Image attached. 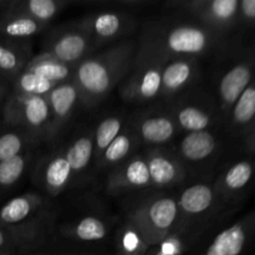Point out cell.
<instances>
[{
  "label": "cell",
  "instance_id": "cell-36",
  "mask_svg": "<svg viewBox=\"0 0 255 255\" xmlns=\"http://www.w3.org/2000/svg\"><path fill=\"white\" fill-rule=\"evenodd\" d=\"M186 231L187 229L179 228L163 242L149 248L146 255H183L187 249V237L184 234Z\"/></svg>",
  "mask_w": 255,
  "mask_h": 255
},
{
  "label": "cell",
  "instance_id": "cell-30",
  "mask_svg": "<svg viewBox=\"0 0 255 255\" xmlns=\"http://www.w3.org/2000/svg\"><path fill=\"white\" fill-rule=\"evenodd\" d=\"M125 129V120L120 115L107 116L99 122L95 131L94 137V159L95 162L101 157L105 149L112 143L115 138Z\"/></svg>",
  "mask_w": 255,
  "mask_h": 255
},
{
  "label": "cell",
  "instance_id": "cell-32",
  "mask_svg": "<svg viewBox=\"0 0 255 255\" xmlns=\"http://www.w3.org/2000/svg\"><path fill=\"white\" fill-rule=\"evenodd\" d=\"M39 139L34 134L19 129L7 131L0 134V162L19 156L29 151V147Z\"/></svg>",
  "mask_w": 255,
  "mask_h": 255
},
{
  "label": "cell",
  "instance_id": "cell-31",
  "mask_svg": "<svg viewBox=\"0 0 255 255\" xmlns=\"http://www.w3.org/2000/svg\"><path fill=\"white\" fill-rule=\"evenodd\" d=\"M31 162L29 152L19 154L7 161L0 162V197L9 192L20 182Z\"/></svg>",
  "mask_w": 255,
  "mask_h": 255
},
{
  "label": "cell",
  "instance_id": "cell-43",
  "mask_svg": "<svg viewBox=\"0 0 255 255\" xmlns=\"http://www.w3.org/2000/svg\"><path fill=\"white\" fill-rule=\"evenodd\" d=\"M249 152H251V153H254L255 154V142H254L253 146H252V148L249 149Z\"/></svg>",
  "mask_w": 255,
  "mask_h": 255
},
{
  "label": "cell",
  "instance_id": "cell-21",
  "mask_svg": "<svg viewBox=\"0 0 255 255\" xmlns=\"http://www.w3.org/2000/svg\"><path fill=\"white\" fill-rule=\"evenodd\" d=\"M144 157L151 177L152 188H171L181 183L186 177L183 163L172 152L163 148H152Z\"/></svg>",
  "mask_w": 255,
  "mask_h": 255
},
{
  "label": "cell",
  "instance_id": "cell-33",
  "mask_svg": "<svg viewBox=\"0 0 255 255\" xmlns=\"http://www.w3.org/2000/svg\"><path fill=\"white\" fill-rule=\"evenodd\" d=\"M55 86H57V85H55L54 82L42 79L39 75L34 74V72L22 70L15 77L14 92L20 95L46 97Z\"/></svg>",
  "mask_w": 255,
  "mask_h": 255
},
{
  "label": "cell",
  "instance_id": "cell-40",
  "mask_svg": "<svg viewBox=\"0 0 255 255\" xmlns=\"http://www.w3.org/2000/svg\"><path fill=\"white\" fill-rule=\"evenodd\" d=\"M15 252H0V255H16Z\"/></svg>",
  "mask_w": 255,
  "mask_h": 255
},
{
  "label": "cell",
  "instance_id": "cell-13",
  "mask_svg": "<svg viewBox=\"0 0 255 255\" xmlns=\"http://www.w3.org/2000/svg\"><path fill=\"white\" fill-rule=\"evenodd\" d=\"M254 239L255 209L219 232L202 255H242Z\"/></svg>",
  "mask_w": 255,
  "mask_h": 255
},
{
  "label": "cell",
  "instance_id": "cell-23",
  "mask_svg": "<svg viewBox=\"0 0 255 255\" xmlns=\"http://www.w3.org/2000/svg\"><path fill=\"white\" fill-rule=\"evenodd\" d=\"M226 121L231 133L246 141L255 125V79L233 105Z\"/></svg>",
  "mask_w": 255,
  "mask_h": 255
},
{
  "label": "cell",
  "instance_id": "cell-27",
  "mask_svg": "<svg viewBox=\"0 0 255 255\" xmlns=\"http://www.w3.org/2000/svg\"><path fill=\"white\" fill-rule=\"evenodd\" d=\"M65 6L62 0H15L10 1L7 11L26 15L41 24L47 25L61 12Z\"/></svg>",
  "mask_w": 255,
  "mask_h": 255
},
{
  "label": "cell",
  "instance_id": "cell-34",
  "mask_svg": "<svg viewBox=\"0 0 255 255\" xmlns=\"http://www.w3.org/2000/svg\"><path fill=\"white\" fill-rule=\"evenodd\" d=\"M116 248L117 255H146L151 247L126 221L117 233Z\"/></svg>",
  "mask_w": 255,
  "mask_h": 255
},
{
  "label": "cell",
  "instance_id": "cell-1",
  "mask_svg": "<svg viewBox=\"0 0 255 255\" xmlns=\"http://www.w3.org/2000/svg\"><path fill=\"white\" fill-rule=\"evenodd\" d=\"M226 35L192 19L158 17L144 24L137 44L169 57L204 56L224 45Z\"/></svg>",
  "mask_w": 255,
  "mask_h": 255
},
{
  "label": "cell",
  "instance_id": "cell-15",
  "mask_svg": "<svg viewBox=\"0 0 255 255\" xmlns=\"http://www.w3.org/2000/svg\"><path fill=\"white\" fill-rule=\"evenodd\" d=\"M50 212V202L45 196L35 192L14 197L0 207V224L20 227L32 223Z\"/></svg>",
  "mask_w": 255,
  "mask_h": 255
},
{
  "label": "cell",
  "instance_id": "cell-12",
  "mask_svg": "<svg viewBox=\"0 0 255 255\" xmlns=\"http://www.w3.org/2000/svg\"><path fill=\"white\" fill-rule=\"evenodd\" d=\"M51 213L32 223L20 227H5L0 224V252L30 253L36 251L47 238L51 229Z\"/></svg>",
  "mask_w": 255,
  "mask_h": 255
},
{
  "label": "cell",
  "instance_id": "cell-29",
  "mask_svg": "<svg viewBox=\"0 0 255 255\" xmlns=\"http://www.w3.org/2000/svg\"><path fill=\"white\" fill-rule=\"evenodd\" d=\"M46 25L22 14L5 10L0 14V34L11 39H26L40 34Z\"/></svg>",
  "mask_w": 255,
  "mask_h": 255
},
{
  "label": "cell",
  "instance_id": "cell-9",
  "mask_svg": "<svg viewBox=\"0 0 255 255\" xmlns=\"http://www.w3.org/2000/svg\"><path fill=\"white\" fill-rule=\"evenodd\" d=\"M96 47L124 39L136 29V17L132 12L102 9L79 20Z\"/></svg>",
  "mask_w": 255,
  "mask_h": 255
},
{
  "label": "cell",
  "instance_id": "cell-14",
  "mask_svg": "<svg viewBox=\"0 0 255 255\" xmlns=\"http://www.w3.org/2000/svg\"><path fill=\"white\" fill-rule=\"evenodd\" d=\"M152 188L151 177L144 156L133 154L110 172L106 189L112 196H122L132 192Z\"/></svg>",
  "mask_w": 255,
  "mask_h": 255
},
{
  "label": "cell",
  "instance_id": "cell-35",
  "mask_svg": "<svg viewBox=\"0 0 255 255\" xmlns=\"http://www.w3.org/2000/svg\"><path fill=\"white\" fill-rule=\"evenodd\" d=\"M26 64V56L17 47L0 44V71L16 77Z\"/></svg>",
  "mask_w": 255,
  "mask_h": 255
},
{
  "label": "cell",
  "instance_id": "cell-8",
  "mask_svg": "<svg viewBox=\"0 0 255 255\" xmlns=\"http://www.w3.org/2000/svg\"><path fill=\"white\" fill-rule=\"evenodd\" d=\"M96 49L89 32L80 21L56 27L50 34L45 52L52 55L64 64L75 67L89 57Z\"/></svg>",
  "mask_w": 255,
  "mask_h": 255
},
{
  "label": "cell",
  "instance_id": "cell-19",
  "mask_svg": "<svg viewBox=\"0 0 255 255\" xmlns=\"http://www.w3.org/2000/svg\"><path fill=\"white\" fill-rule=\"evenodd\" d=\"M50 107L49 139L56 138L71 120L79 102V90L72 81L55 86L46 96Z\"/></svg>",
  "mask_w": 255,
  "mask_h": 255
},
{
  "label": "cell",
  "instance_id": "cell-11",
  "mask_svg": "<svg viewBox=\"0 0 255 255\" xmlns=\"http://www.w3.org/2000/svg\"><path fill=\"white\" fill-rule=\"evenodd\" d=\"M232 162L213 184L224 206L241 201L255 181V154Z\"/></svg>",
  "mask_w": 255,
  "mask_h": 255
},
{
  "label": "cell",
  "instance_id": "cell-10",
  "mask_svg": "<svg viewBox=\"0 0 255 255\" xmlns=\"http://www.w3.org/2000/svg\"><path fill=\"white\" fill-rule=\"evenodd\" d=\"M177 202L181 214L179 228L183 229H186L188 224L191 226L201 221H207L224 206L213 184L203 182L184 187Z\"/></svg>",
  "mask_w": 255,
  "mask_h": 255
},
{
  "label": "cell",
  "instance_id": "cell-18",
  "mask_svg": "<svg viewBox=\"0 0 255 255\" xmlns=\"http://www.w3.org/2000/svg\"><path fill=\"white\" fill-rule=\"evenodd\" d=\"M72 179L74 174L62 149L47 154L36 167V182L42 191L51 197L66 191Z\"/></svg>",
  "mask_w": 255,
  "mask_h": 255
},
{
  "label": "cell",
  "instance_id": "cell-26",
  "mask_svg": "<svg viewBox=\"0 0 255 255\" xmlns=\"http://www.w3.org/2000/svg\"><path fill=\"white\" fill-rule=\"evenodd\" d=\"M136 133L133 132L131 126L126 127L116 138L112 141V143L105 149L104 153L101 154L96 161V166L99 169L115 168L120 163L128 159L129 157L133 156V151L138 143Z\"/></svg>",
  "mask_w": 255,
  "mask_h": 255
},
{
  "label": "cell",
  "instance_id": "cell-38",
  "mask_svg": "<svg viewBox=\"0 0 255 255\" xmlns=\"http://www.w3.org/2000/svg\"><path fill=\"white\" fill-rule=\"evenodd\" d=\"M254 142H255V125L253 126V128H252V131L249 132L248 136H247L246 141L243 142V144H244V147H246L247 151H249V149L252 148V146L254 144Z\"/></svg>",
  "mask_w": 255,
  "mask_h": 255
},
{
  "label": "cell",
  "instance_id": "cell-20",
  "mask_svg": "<svg viewBox=\"0 0 255 255\" xmlns=\"http://www.w3.org/2000/svg\"><path fill=\"white\" fill-rule=\"evenodd\" d=\"M179 129L187 132L208 131L221 116L206 100L189 99L178 102L171 111Z\"/></svg>",
  "mask_w": 255,
  "mask_h": 255
},
{
  "label": "cell",
  "instance_id": "cell-5",
  "mask_svg": "<svg viewBox=\"0 0 255 255\" xmlns=\"http://www.w3.org/2000/svg\"><path fill=\"white\" fill-rule=\"evenodd\" d=\"M2 115L9 126L19 127L37 139H49L50 107L46 97L14 92L5 102Z\"/></svg>",
  "mask_w": 255,
  "mask_h": 255
},
{
  "label": "cell",
  "instance_id": "cell-37",
  "mask_svg": "<svg viewBox=\"0 0 255 255\" xmlns=\"http://www.w3.org/2000/svg\"><path fill=\"white\" fill-rule=\"evenodd\" d=\"M238 25L255 27V0H239Z\"/></svg>",
  "mask_w": 255,
  "mask_h": 255
},
{
  "label": "cell",
  "instance_id": "cell-2",
  "mask_svg": "<svg viewBox=\"0 0 255 255\" xmlns=\"http://www.w3.org/2000/svg\"><path fill=\"white\" fill-rule=\"evenodd\" d=\"M136 51V41H120L75 66L72 82L85 106L101 102L122 82L133 64Z\"/></svg>",
  "mask_w": 255,
  "mask_h": 255
},
{
  "label": "cell",
  "instance_id": "cell-4",
  "mask_svg": "<svg viewBox=\"0 0 255 255\" xmlns=\"http://www.w3.org/2000/svg\"><path fill=\"white\" fill-rule=\"evenodd\" d=\"M167 59L137 44L136 56L120 86V96L129 104H147L161 96L162 67Z\"/></svg>",
  "mask_w": 255,
  "mask_h": 255
},
{
  "label": "cell",
  "instance_id": "cell-25",
  "mask_svg": "<svg viewBox=\"0 0 255 255\" xmlns=\"http://www.w3.org/2000/svg\"><path fill=\"white\" fill-rule=\"evenodd\" d=\"M22 70L34 72L42 79L49 80V81L54 82L55 85H60L72 81L75 67L64 64L56 57L44 51L29 60L26 66Z\"/></svg>",
  "mask_w": 255,
  "mask_h": 255
},
{
  "label": "cell",
  "instance_id": "cell-39",
  "mask_svg": "<svg viewBox=\"0 0 255 255\" xmlns=\"http://www.w3.org/2000/svg\"><path fill=\"white\" fill-rule=\"evenodd\" d=\"M9 4H10V1H6V0H0V14H1V12H4L5 10L7 9Z\"/></svg>",
  "mask_w": 255,
  "mask_h": 255
},
{
  "label": "cell",
  "instance_id": "cell-17",
  "mask_svg": "<svg viewBox=\"0 0 255 255\" xmlns=\"http://www.w3.org/2000/svg\"><path fill=\"white\" fill-rule=\"evenodd\" d=\"M198 59L194 57H169L162 67L161 96L172 99L186 91L198 80L201 74Z\"/></svg>",
  "mask_w": 255,
  "mask_h": 255
},
{
  "label": "cell",
  "instance_id": "cell-7",
  "mask_svg": "<svg viewBox=\"0 0 255 255\" xmlns=\"http://www.w3.org/2000/svg\"><path fill=\"white\" fill-rule=\"evenodd\" d=\"M255 79V49L239 55L222 72L217 84L218 111L223 120H227L229 111L244 90Z\"/></svg>",
  "mask_w": 255,
  "mask_h": 255
},
{
  "label": "cell",
  "instance_id": "cell-3",
  "mask_svg": "<svg viewBox=\"0 0 255 255\" xmlns=\"http://www.w3.org/2000/svg\"><path fill=\"white\" fill-rule=\"evenodd\" d=\"M127 222L151 248L156 247L179 229L178 202L167 194H152L132 207Z\"/></svg>",
  "mask_w": 255,
  "mask_h": 255
},
{
  "label": "cell",
  "instance_id": "cell-16",
  "mask_svg": "<svg viewBox=\"0 0 255 255\" xmlns=\"http://www.w3.org/2000/svg\"><path fill=\"white\" fill-rule=\"evenodd\" d=\"M139 142L154 148L169 143L176 137L178 126L171 112H144L137 116L129 125Z\"/></svg>",
  "mask_w": 255,
  "mask_h": 255
},
{
  "label": "cell",
  "instance_id": "cell-42",
  "mask_svg": "<svg viewBox=\"0 0 255 255\" xmlns=\"http://www.w3.org/2000/svg\"><path fill=\"white\" fill-rule=\"evenodd\" d=\"M26 255H52V254H45V253H27Z\"/></svg>",
  "mask_w": 255,
  "mask_h": 255
},
{
  "label": "cell",
  "instance_id": "cell-41",
  "mask_svg": "<svg viewBox=\"0 0 255 255\" xmlns=\"http://www.w3.org/2000/svg\"><path fill=\"white\" fill-rule=\"evenodd\" d=\"M4 94H5V89L0 85V100H1V97L4 96Z\"/></svg>",
  "mask_w": 255,
  "mask_h": 255
},
{
  "label": "cell",
  "instance_id": "cell-22",
  "mask_svg": "<svg viewBox=\"0 0 255 255\" xmlns=\"http://www.w3.org/2000/svg\"><path fill=\"white\" fill-rule=\"evenodd\" d=\"M221 147V141L212 129L189 132L179 142V159L188 163H203L211 159Z\"/></svg>",
  "mask_w": 255,
  "mask_h": 255
},
{
  "label": "cell",
  "instance_id": "cell-28",
  "mask_svg": "<svg viewBox=\"0 0 255 255\" xmlns=\"http://www.w3.org/2000/svg\"><path fill=\"white\" fill-rule=\"evenodd\" d=\"M71 167L74 178L89 168L94 159V137L92 132H82L70 141L66 148L62 149Z\"/></svg>",
  "mask_w": 255,
  "mask_h": 255
},
{
  "label": "cell",
  "instance_id": "cell-6",
  "mask_svg": "<svg viewBox=\"0 0 255 255\" xmlns=\"http://www.w3.org/2000/svg\"><path fill=\"white\" fill-rule=\"evenodd\" d=\"M166 7L187 14L192 19L226 35L238 26L239 0H187L172 1Z\"/></svg>",
  "mask_w": 255,
  "mask_h": 255
},
{
  "label": "cell",
  "instance_id": "cell-24",
  "mask_svg": "<svg viewBox=\"0 0 255 255\" xmlns=\"http://www.w3.org/2000/svg\"><path fill=\"white\" fill-rule=\"evenodd\" d=\"M61 234L66 238L82 243L101 242L109 236L110 224L99 216H85L61 228Z\"/></svg>",
  "mask_w": 255,
  "mask_h": 255
}]
</instances>
